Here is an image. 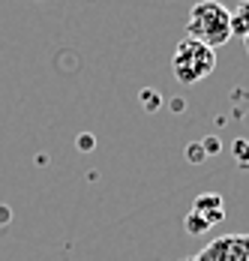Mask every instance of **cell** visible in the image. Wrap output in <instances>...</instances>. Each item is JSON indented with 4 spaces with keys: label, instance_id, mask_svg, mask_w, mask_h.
I'll return each instance as SVG.
<instances>
[{
    "label": "cell",
    "instance_id": "1",
    "mask_svg": "<svg viewBox=\"0 0 249 261\" xmlns=\"http://www.w3.org/2000/svg\"><path fill=\"white\" fill-rule=\"evenodd\" d=\"M186 39H195L207 48H219L231 39V21L228 9L219 0H201L189 9L186 18Z\"/></svg>",
    "mask_w": 249,
    "mask_h": 261
},
{
    "label": "cell",
    "instance_id": "2",
    "mask_svg": "<svg viewBox=\"0 0 249 261\" xmlns=\"http://www.w3.org/2000/svg\"><path fill=\"white\" fill-rule=\"evenodd\" d=\"M216 69V51L201 45L195 39H183L175 48L171 57V72L180 84H198Z\"/></svg>",
    "mask_w": 249,
    "mask_h": 261
},
{
    "label": "cell",
    "instance_id": "3",
    "mask_svg": "<svg viewBox=\"0 0 249 261\" xmlns=\"http://www.w3.org/2000/svg\"><path fill=\"white\" fill-rule=\"evenodd\" d=\"M249 258V234H222L210 240L201 252L183 261H246Z\"/></svg>",
    "mask_w": 249,
    "mask_h": 261
},
{
    "label": "cell",
    "instance_id": "4",
    "mask_svg": "<svg viewBox=\"0 0 249 261\" xmlns=\"http://www.w3.org/2000/svg\"><path fill=\"white\" fill-rule=\"evenodd\" d=\"M192 213H198L207 225H216V222L225 219V204H222V198H219L216 192H207V195H198V198H195Z\"/></svg>",
    "mask_w": 249,
    "mask_h": 261
},
{
    "label": "cell",
    "instance_id": "5",
    "mask_svg": "<svg viewBox=\"0 0 249 261\" xmlns=\"http://www.w3.org/2000/svg\"><path fill=\"white\" fill-rule=\"evenodd\" d=\"M228 21H231V36H249V0H240L234 9H228Z\"/></svg>",
    "mask_w": 249,
    "mask_h": 261
},
{
    "label": "cell",
    "instance_id": "6",
    "mask_svg": "<svg viewBox=\"0 0 249 261\" xmlns=\"http://www.w3.org/2000/svg\"><path fill=\"white\" fill-rule=\"evenodd\" d=\"M207 228H210V225L201 219L198 213H189V216H186V231H189V234H204Z\"/></svg>",
    "mask_w": 249,
    "mask_h": 261
},
{
    "label": "cell",
    "instance_id": "7",
    "mask_svg": "<svg viewBox=\"0 0 249 261\" xmlns=\"http://www.w3.org/2000/svg\"><path fill=\"white\" fill-rule=\"evenodd\" d=\"M243 45H246V51H249V36H246V39H243Z\"/></svg>",
    "mask_w": 249,
    "mask_h": 261
},
{
    "label": "cell",
    "instance_id": "8",
    "mask_svg": "<svg viewBox=\"0 0 249 261\" xmlns=\"http://www.w3.org/2000/svg\"><path fill=\"white\" fill-rule=\"evenodd\" d=\"M246 261H249V258H246Z\"/></svg>",
    "mask_w": 249,
    "mask_h": 261
}]
</instances>
